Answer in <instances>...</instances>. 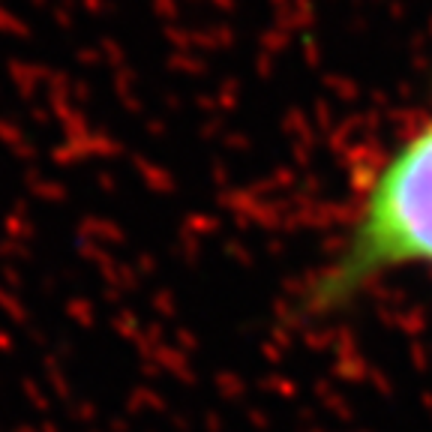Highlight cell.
Masks as SVG:
<instances>
[{
    "label": "cell",
    "instance_id": "cell-1",
    "mask_svg": "<svg viewBox=\"0 0 432 432\" xmlns=\"http://www.w3.org/2000/svg\"><path fill=\"white\" fill-rule=\"evenodd\" d=\"M402 270H432V114L420 120L360 193L343 240L303 292L306 315H334Z\"/></svg>",
    "mask_w": 432,
    "mask_h": 432
}]
</instances>
